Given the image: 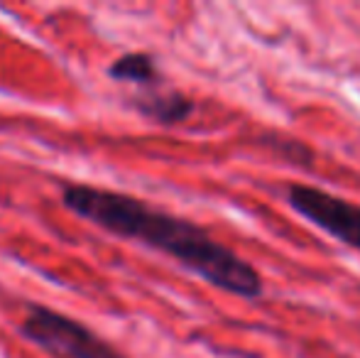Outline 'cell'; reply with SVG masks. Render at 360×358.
Returning <instances> with one entry per match:
<instances>
[{
    "label": "cell",
    "mask_w": 360,
    "mask_h": 358,
    "mask_svg": "<svg viewBox=\"0 0 360 358\" xmlns=\"http://www.w3.org/2000/svg\"><path fill=\"white\" fill-rule=\"evenodd\" d=\"M62 204L81 221L115 238L135 241L169 255L209 285L238 297H260L262 277L248 260L211 238L194 221L147 204L133 194L96 184H64Z\"/></svg>",
    "instance_id": "cell-1"
},
{
    "label": "cell",
    "mask_w": 360,
    "mask_h": 358,
    "mask_svg": "<svg viewBox=\"0 0 360 358\" xmlns=\"http://www.w3.org/2000/svg\"><path fill=\"white\" fill-rule=\"evenodd\" d=\"M18 331L32 346L57 358H125L123 351H118L84 321L37 302L27 305Z\"/></svg>",
    "instance_id": "cell-2"
},
{
    "label": "cell",
    "mask_w": 360,
    "mask_h": 358,
    "mask_svg": "<svg viewBox=\"0 0 360 358\" xmlns=\"http://www.w3.org/2000/svg\"><path fill=\"white\" fill-rule=\"evenodd\" d=\"M287 199L292 209L307 221L331 234L341 243L360 250V204L309 184H292Z\"/></svg>",
    "instance_id": "cell-3"
},
{
    "label": "cell",
    "mask_w": 360,
    "mask_h": 358,
    "mask_svg": "<svg viewBox=\"0 0 360 358\" xmlns=\"http://www.w3.org/2000/svg\"><path fill=\"white\" fill-rule=\"evenodd\" d=\"M130 106H133L143 118L155 120V123H160V125H176L194 113V101L186 98L179 91L165 89V87L138 91V94H133V98H130Z\"/></svg>",
    "instance_id": "cell-4"
},
{
    "label": "cell",
    "mask_w": 360,
    "mask_h": 358,
    "mask_svg": "<svg viewBox=\"0 0 360 358\" xmlns=\"http://www.w3.org/2000/svg\"><path fill=\"white\" fill-rule=\"evenodd\" d=\"M105 74L118 84L138 87V91H150V89L165 87V77H162V72H160V64H157V59L147 52L120 54L118 59H113V62L108 64Z\"/></svg>",
    "instance_id": "cell-5"
}]
</instances>
